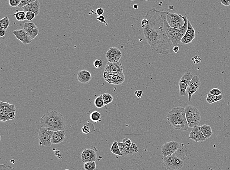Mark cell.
I'll return each instance as SVG.
<instances>
[{
  "label": "cell",
  "instance_id": "1",
  "mask_svg": "<svg viewBox=\"0 0 230 170\" xmlns=\"http://www.w3.org/2000/svg\"><path fill=\"white\" fill-rule=\"evenodd\" d=\"M144 17L148 19L149 24L143 29V33L151 51L161 55L171 54L173 45L164 31L163 11L154 8L147 11Z\"/></svg>",
  "mask_w": 230,
  "mask_h": 170
},
{
  "label": "cell",
  "instance_id": "2",
  "mask_svg": "<svg viewBox=\"0 0 230 170\" xmlns=\"http://www.w3.org/2000/svg\"><path fill=\"white\" fill-rule=\"evenodd\" d=\"M167 120L169 125L176 130L185 131L189 128L185 109L182 107L173 108L167 114Z\"/></svg>",
  "mask_w": 230,
  "mask_h": 170
},
{
  "label": "cell",
  "instance_id": "3",
  "mask_svg": "<svg viewBox=\"0 0 230 170\" xmlns=\"http://www.w3.org/2000/svg\"><path fill=\"white\" fill-rule=\"evenodd\" d=\"M166 11H163V27L164 31L168 35V38L170 39L173 47L179 44L183 36H184L188 27V20L187 17H183V19L184 20V24L183 28L181 29H177L170 26L168 24L166 18Z\"/></svg>",
  "mask_w": 230,
  "mask_h": 170
},
{
  "label": "cell",
  "instance_id": "4",
  "mask_svg": "<svg viewBox=\"0 0 230 170\" xmlns=\"http://www.w3.org/2000/svg\"><path fill=\"white\" fill-rule=\"evenodd\" d=\"M16 109L15 105L1 101L0 121L5 123L15 119Z\"/></svg>",
  "mask_w": 230,
  "mask_h": 170
},
{
  "label": "cell",
  "instance_id": "5",
  "mask_svg": "<svg viewBox=\"0 0 230 170\" xmlns=\"http://www.w3.org/2000/svg\"><path fill=\"white\" fill-rule=\"evenodd\" d=\"M185 109V116L189 128L198 125L201 121L200 113L195 107L187 106Z\"/></svg>",
  "mask_w": 230,
  "mask_h": 170
},
{
  "label": "cell",
  "instance_id": "6",
  "mask_svg": "<svg viewBox=\"0 0 230 170\" xmlns=\"http://www.w3.org/2000/svg\"><path fill=\"white\" fill-rule=\"evenodd\" d=\"M163 165L168 170H178L181 169L184 165L182 159L177 157L175 153L164 157Z\"/></svg>",
  "mask_w": 230,
  "mask_h": 170
},
{
  "label": "cell",
  "instance_id": "7",
  "mask_svg": "<svg viewBox=\"0 0 230 170\" xmlns=\"http://www.w3.org/2000/svg\"><path fill=\"white\" fill-rule=\"evenodd\" d=\"M54 131L47 128L41 127L38 130L39 145L42 146H50L52 144L51 139Z\"/></svg>",
  "mask_w": 230,
  "mask_h": 170
},
{
  "label": "cell",
  "instance_id": "8",
  "mask_svg": "<svg viewBox=\"0 0 230 170\" xmlns=\"http://www.w3.org/2000/svg\"><path fill=\"white\" fill-rule=\"evenodd\" d=\"M103 75L105 81L111 85H122L125 79L124 73H119L104 72Z\"/></svg>",
  "mask_w": 230,
  "mask_h": 170
},
{
  "label": "cell",
  "instance_id": "9",
  "mask_svg": "<svg viewBox=\"0 0 230 170\" xmlns=\"http://www.w3.org/2000/svg\"><path fill=\"white\" fill-rule=\"evenodd\" d=\"M193 76L194 75L190 72H186L183 74L179 82V93L181 96H185L187 94L188 85Z\"/></svg>",
  "mask_w": 230,
  "mask_h": 170
},
{
  "label": "cell",
  "instance_id": "10",
  "mask_svg": "<svg viewBox=\"0 0 230 170\" xmlns=\"http://www.w3.org/2000/svg\"><path fill=\"white\" fill-rule=\"evenodd\" d=\"M57 111L53 110L50 112H47L44 114L40 119V125L41 127L47 128L52 130L53 123L56 115ZM53 131V130H52Z\"/></svg>",
  "mask_w": 230,
  "mask_h": 170
},
{
  "label": "cell",
  "instance_id": "11",
  "mask_svg": "<svg viewBox=\"0 0 230 170\" xmlns=\"http://www.w3.org/2000/svg\"><path fill=\"white\" fill-rule=\"evenodd\" d=\"M180 144L177 142L171 141L168 143H165L162 146V153L163 157H167L175 153L179 149Z\"/></svg>",
  "mask_w": 230,
  "mask_h": 170
},
{
  "label": "cell",
  "instance_id": "12",
  "mask_svg": "<svg viewBox=\"0 0 230 170\" xmlns=\"http://www.w3.org/2000/svg\"><path fill=\"white\" fill-rule=\"evenodd\" d=\"M201 82L199 77L197 75H194L188 85L187 94L188 96V101L191 102L192 96L198 91L200 86Z\"/></svg>",
  "mask_w": 230,
  "mask_h": 170
},
{
  "label": "cell",
  "instance_id": "13",
  "mask_svg": "<svg viewBox=\"0 0 230 170\" xmlns=\"http://www.w3.org/2000/svg\"><path fill=\"white\" fill-rule=\"evenodd\" d=\"M122 57V53L117 47H111L106 54V58L108 61L111 63L118 62Z\"/></svg>",
  "mask_w": 230,
  "mask_h": 170
},
{
  "label": "cell",
  "instance_id": "14",
  "mask_svg": "<svg viewBox=\"0 0 230 170\" xmlns=\"http://www.w3.org/2000/svg\"><path fill=\"white\" fill-rule=\"evenodd\" d=\"M118 145L123 157H131L138 151V147L134 143L131 146H127L124 143L118 142Z\"/></svg>",
  "mask_w": 230,
  "mask_h": 170
},
{
  "label": "cell",
  "instance_id": "15",
  "mask_svg": "<svg viewBox=\"0 0 230 170\" xmlns=\"http://www.w3.org/2000/svg\"><path fill=\"white\" fill-rule=\"evenodd\" d=\"M65 128V120L64 116L61 113L57 112L53 123V131H56L57 130H64Z\"/></svg>",
  "mask_w": 230,
  "mask_h": 170
},
{
  "label": "cell",
  "instance_id": "16",
  "mask_svg": "<svg viewBox=\"0 0 230 170\" xmlns=\"http://www.w3.org/2000/svg\"><path fill=\"white\" fill-rule=\"evenodd\" d=\"M195 38V31L192 25L188 20V27L187 31L184 36H183L181 42L184 44H188L192 42Z\"/></svg>",
  "mask_w": 230,
  "mask_h": 170
},
{
  "label": "cell",
  "instance_id": "17",
  "mask_svg": "<svg viewBox=\"0 0 230 170\" xmlns=\"http://www.w3.org/2000/svg\"><path fill=\"white\" fill-rule=\"evenodd\" d=\"M81 159L83 162L95 161L97 159V154L94 149L86 148L81 154Z\"/></svg>",
  "mask_w": 230,
  "mask_h": 170
},
{
  "label": "cell",
  "instance_id": "18",
  "mask_svg": "<svg viewBox=\"0 0 230 170\" xmlns=\"http://www.w3.org/2000/svg\"><path fill=\"white\" fill-rule=\"evenodd\" d=\"M189 138L196 142L205 141L206 138L202 133L200 126L196 125L192 128V130L189 134Z\"/></svg>",
  "mask_w": 230,
  "mask_h": 170
},
{
  "label": "cell",
  "instance_id": "19",
  "mask_svg": "<svg viewBox=\"0 0 230 170\" xmlns=\"http://www.w3.org/2000/svg\"><path fill=\"white\" fill-rule=\"evenodd\" d=\"M13 34L16 38L20 41H21L24 44H31L32 42V39L30 35L27 33L26 31H25L24 29L13 31Z\"/></svg>",
  "mask_w": 230,
  "mask_h": 170
},
{
  "label": "cell",
  "instance_id": "20",
  "mask_svg": "<svg viewBox=\"0 0 230 170\" xmlns=\"http://www.w3.org/2000/svg\"><path fill=\"white\" fill-rule=\"evenodd\" d=\"M104 72L123 73V68L120 61L111 63L108 61L104 68Z\"/></svg>",
  "mask_w": 230,
  "mask_h": 170
},
{
  "label": "cell",
  "instance_id": "21",
  "mask_svg": "<svg viewBox=\"0 0 230 170\" xmlns=\"http://www.w3.org/2000/svg\"><path fill=\"white\" fill-rule=\"evenodd\" d=\"M23 29L30 35L32 40L38 36L39 32L38 28L32 22L25 23Z\"/></svg>",
  "mask_w": 230,
  "mask_h": 170
},
{
  "label": "cell",
  "instance_id": "22",
  "mask_svg": "<svg viewBox=\"0 0 230 170\" xmlns=\"http://www.w3.org/2000/svg\"><path fill=\"white\" fill-rule=\"evenodd\" d=\"M40 4L38 0L27 4L22 8L25 12L30 11L35 13V16H38L40 13Z\"/></svg>",
  "mask_w": 230,
  "mask_h": 170
},
{
  "label": "cell",
  "instance_id": "23",
  "mask_svg": "<svg viewBox=\"0 0 230 170\" xmlns=\"http://www.w3.org/2000/svg\"><path fill=\"white\" fill-rule=\"evenodd\" d=\"M66 134L64 130H57L54 131L52 136L51 142L53 144H59L64 141Z\"/></svg>",
  "mask_w": 230,
  "mask_h": 170
},
{
  "label": "cell",
  "instance_id": "24",
  "mask_svg": "<svg viewBox=\"0 0 230 170\" xmlns=\"http://www.w3.org/2000/svg\"><path fill=\"white\" fill-rule=\"evenodd\" d=\"M78 80L80 82L86 84L91 81L92 79L91 74L88 70H80L78 72L77 75Z\"/></svg>",
  "mask_w": 230,
  "mask_h": 170
},
{
  "label": "cell",
  "instance_id": "25",
  "mask_svg": "<svg viewBox=\"0 0 230 170\" xmlns=\"http://www.w3.org/2000/svg\"><path fill=\"white\" fill-rule=\"evenodd\" d=\"M200 128L202 134L206 139L210 138L213 135V131L210 125L204 124L200 126Z\"/></svg>",
  "mask_w": 230,
  "mask_h": 170
},
{
  "label": "cell",
  "instance_id": "26",
  "mask_svg": "<svg viewBox=\"0 0 230 170\" xmlns=\"http://www.w3.org/2000/svg\"><path fill=\"white\" fill-rule=\"evenodd\" d=\"M223 98V96L222 95H212L210 93H208V95L206 97V102H208L209 104H213L214 103L221 100Z\"/></svg>",
  "mask_w": 230,
  "mask_h": 170
},
{
  "label": "cell",
  "instance_id": "27",
  "mask_svg": "<svg viewBox=\"0 0 230 170\" xmlns=\"http://www.w3.org/2000/svg\"><path fill=\"white\" fill-rule=\"evenodd\" d=\"M88 124V123L85 124V125H83L82 128V131L84 134H90L95 131L94 126L91 128V126L93 125V124L91 123Z\"/></svg>",
  "mask_w": 230,
  "mask_h": 170
},
{
  "label": "cell",
  "instance_id": "28",
  "mask_svg": "<svg viewBox=\"0 0 230 170\" xmlns=\"http://www.w3.org/2000/svg\"><path fill=\"white\" fill-rule=\"evenodd\" d=\"M111 151L115 155L122 156V153L121 152L120 150L118 145V142L116 141L113 142V144L111 146Z\"/></svg>",
  "mask_w": 230,
  "mask_h": 170
},
{
  "label": "cell",
  "instance_id": "29",
  "mask_svg": "<svg viewBox=\"0 0 230 170\" xmlns=\"http://www.w3.org/2000/svg\"><path fill=\"white\" fill-rule=\"evenodd\" d=\"M90 118L92 121L94 123L101 122L102 121V116L99 112L95 111L91 113L90 115Z\"/></svg>",
  "mask_w": 230,
  "mask_h": 170
},
{
  "label": "cell",
  "instance_id": "30",
  "mask_svg": "<svg viewBox=\"0 0 230 170\" xmlns=\"http://www.w3.org/2000/svg\"><path fill=\"white\" fill-rule=\"evenodd\" d=\"M10 24V22L8 17H5L0 20V30H6Z\"/></svg>",
  "mask_w": 230,
  "mask_h": 170
},
{
  "label": "cell",
  "instance_id": "31",
  "mask_svg": "<svg viewBox=\"0 0 230 170\" xmlns=\"http://www.w3.org/2000/svg\"><path fill=\"white\" fill-rule=\"evenodd\" d=\"M14 16L15 17V18L18 21H24L25 20H26V12L24 11L17 10V12L14 14Z\"/></svg>",
  "mask_w": 230,
  "mask_h": 170
},
{
  "label": "cell",
  "instance_id": "32",
  "mask_svg": "<svg viewBox=\"0 0 230 170\" xmlns=\"http://www.w3.org/2000/svg\"><path fill=\"white\" fill-rule=\"evenodd\" d=\"M94 105L98 108H101L105 106L103 98L102 95H100L96 98L94 100Z\"/></svg>",
  "mask_w": 230,
  "mask_h": 170
},
{
  "label": "cell",
  "instance_id": "33",
  "mask_svg": "<svg viewBox=\"0 0 230 170\" xmlns=\"http://www.w3.org/2000/svg\"><path fill=\"white\" fill-rule=\"evenodd\" d=\"M102 97L103 98L104 102V105H108V104L112 102L113 100V97L112 95L108 93H104L102 94Z\"/></svg>",
  "mask_w": 230,
  "mask_h": 170
},
{
  "label": "cell",
  "instance_id": "34",
  "mask_svg": "<svg viewBox=\"0 0 230 170\" xmlns=\"http://www.w3.org/2000/svg\"><path fill=\"white\" fill-rule=\"evenodd\" d=\"M83 168L86 170H95L96 169L95 161H90L85 163Z\"/></svg>",
  "mask_w": 230,
  "mask_h": 170
},
{
  "label": "cell",
  "instance_id": "35",
  "mask_svg": "<svg viewBox=\"0 0 230 170\" xmlns=\"http://www.w3.org/2000/svg\"><path fill=\"white\" fill-rule=\"evenodd\" d=\"M35 13H32L31 11H28L26 12V20L28 21H31L35 18Z\"/></svg>",
  "mask_w": 230,
  "mask_h": 170
},
{
  "label": "cell",
  "instance_id": "36",
  "mask_svg": "<svg viewBox=\"0 0 230 170\" xmlns=\"http://www.w3.org/2000/svg\"><path fill=\"white\" fill-rule=\"evenodd\" d=\"M9 4L12 7H18L21 2V0H9Z\"/></svg>",
  "mask_w": 230,
  "mask_h": 170
},
{
  "label": "cell",
  "instance_id": "37",
  "mask_svg": "<svg viewBox=\"0 0 230 170\" xmlns=\"http://www.w3.org/2000/svg\"><path fill=\"white\" fill-rule=\"evenodd\" d=\"M36 1V0H21V2L20 3L19 6H18V8L22 9L23 7L27 5L30 3H32L33 2Z\"/></svg>",
  "mask_w": 230,
  "mask_h": 170
},
{
  "label": "cell",
  "instance_id": "38",
  "mask_svg": "<svg viewBox=\"0 0 230 170\" xmlns=\"http://www.w3.org/2000/svg\"><path fill=\"white\" fill-rule=\"evenodd\" d=\"M210 94H211L212 95H222V91L219 89L217 88H214L210 91L209 92Z\"/></svg>",
  "mask_w": 230,
  "mask_h": 170
},
{
  "label": "cell",
  "instance_id": "39",
  "mask_svg": "<svg viewBox=\"0 0 230 170\" xmlns=\"http://www.w3.org/2000/svg\"><path fill=\"white\" fill-rule=\"evenodd\" d=\"M103 61L100 59H97L96 60H95L93 63L94 66L96 68H101L103 65Z\"/></svg>",
  "mask_w": 230,
  "mask_h": 170
},
{
  "label": "cell",
  "instance_id": "40",
  "mask_svg": "<svg viewBox=\"0 0 230 170\" xmlns=\"http://www.w3.org/2000/svg\"><path fill=\"white\" fill-rule=\"evenodd\" d=\"M0 170H15L13 167L8 164H1L0 165Z\"/></svg>",
  "mask_w": 230,
  "mask_h": 170
},
{
  "label": "cell",
  "instance_id": "41",
  "mask_svg": "<svg viewBox=\"0 0 230 170\" xmlns=\"http://www.w3.org/2000/svg\"><path fill=\"white\" fill-rule=\"evenodd\" d=\"M122 143H124L125 145L127 146H131L133 144L132 141L128 138H125L124 139H123Z\"/></svg>",
  "mask_w": 230,
  "mask_h": 170
},
{
  "label": "cell",
  "instance_id": "42",
  "mask_svg": "<svg viewBox=\"0 0 230 170\" xmlns=\"http://www.w3.org/2000/svg\"><path fill=\"white\" fill-rule=\"evenodd\" d=\"M97 20H98L100 22L104 23L106 26H108V24L107 22H106L105 18H104V17L103 15L98 16V17H97Z\"/></svg>",
  "mask_w": 230,
  "mask_h": 170
},
{
  "label": "cell",
  "instance_id": "43",
  "mask_svg": "<svg viewBox=\"0 0 230 170\" xmlns=\"http://www.w3.org/2000/svg\"><path fill=\"white\" fill-rule=\"evenodd\" d=\"M148 24H149V21L147 18L144 17L143 19H142V21H141V27L143 29L147 26Z\"/></svg>",
  "mask_w": 230,
  "mask_h": 170
},
{
  "label": "cell",
  "instance_id": "44",
  "mask_svg": "<svg viewBox=\"0 0 230 170\" xmlns=\"http://www.w3.org/2000/svg\"><path fill=\"white\" fill-rule=\"evenodd\" d=\"M134 94H135V95H136L137 98H141L142 94H143V91L141 90H137L135 91Z\"/></svg>",
  "mask_w": 230,
  "mask_h": 170
},
{
  "label": "cell",
  "instance_id": "45",
  "mask_svg": "<svg viewBox=\"0 0 230 170\" xmlns=\"http://www.w3.org/2000/svg\"><path fill=\"white\" fill-rule=\"evenodd\" d=\"M104 9L103 8H99L96 9V14L98 16H100V15H103L104 13Z\"/></svg>",
  "mask_w": 230,
  "mask_h": 170
},
{
  "label": "cell",
  "instance_id": "46",
  "mask_svg": "<svg viewBox=\"0 0 230 170\" xmlns=\"http://www.w3.org/2000/svg\"><path fill=\"white\" fill-rule=\"evenodd\" d=\"M220 1H221L222 5L225 6H228L230 5L228 0H220Z\"/></svg>",
  "mask_w": 230,
  "mask_h": 170
},
{
  "label": "cell",
  "instance_id": "47",
  "mask_svg": "<svg viewBox=\"0 0 230 170\" xmlns=\"http://www.w3.org/2000/svg\"><path fill=\"white\" fill-rule=\"evenodd\" d=\"M173 51L175 53H178V52L179 51V47L177 45L173 47Z\"/></svg>",
  "mask_w": 230,
  "mask_h": 170
},
{
  "label": "cell",
  "instance_id": "48",
  "mask_svg": "<svg viewBox=\"0 0 230 170\" xmlns=\"http://www.w3.org/2000/svg\"><path fill=\"white\" fill-rule=\"evenodd\" d=\"M5 35V30H0V36L1 37H4Z\"/></svg>",
  "mask_w": 230,
  "mask_h": 170
},
{
  "label": "cell",
  "instance_id": "49",
  "mask_svg": "<svg viewBox=\"0 0 230 170\" xmlns=\"http://www.w3.org/2000/svg\"><path fill=\"white\" fill-rule=\"evenodd\" d=\"M168 9H170V10H173V9H174V6L173 5H169Z\"/></svg>",
  "mask_w": 230,
  "mask_h": 170
},
{
  "label": "cell",
  "instance_id": "50",
  "mask_svg": "<svg viewBox=\"0 0 230 170\" xmlns=\"http://www.w3.org/2000/svg\"><path fill=\"white\" fill-rule=\"evenodd\" d=\"M133 8L135 9H138V6L137 5H134L133 6Z\"/></svg>",
  "mask_w": 230,
  "mask_h": 170
},
{
  "label": "cell",
  "instance_id": "51",
  "mask_svg": "<svg viewBox=\"0 0 230 170\" xmlns=\"http://www.w3.org/2000/svg\"><path fill=\"white\" fill-rule=\"evenodd\" d=\"M81 170H85V168H82V169H81Z\"/></svg>",
  "mask_w": 230,
  "mask_h": 170
},
{
  "label": "cell",
  "instance_id": "52",
  "mask_svg": "<svg viewBox=\"0 0 230 170\" xmlns=\"http://www.w3.org/2000/svg\"><path fill=\"white\" fill-rule=\"evenodd\" d=\"M228 1H229V3H230V0H228Z\"/></svg>",
  "mask_w": 230,
  "mask_h": 170
},
{
  "label": "cell",
  "instance_id": "53",
  "mask_svg": "<svg viewBox=\"0 0 230 170\" xmlns=\"http://www.w3.org/2000/svg\"><path fill=\"white\" fill-rule=\"evenodd\" d=\"M95 170H100V169H95Z\"/></svg>",
  "mask_w": 230,
  "mask_h": 170
},
{
  "label": "cell",
  "instance_id": "54",
  "mask_svg": "<svg viewBox=\"0 0 230 170\" xmlns=\"http://www.w3.org/2000/svg\"><path fill=\"white\" fill-rule=\"evenodd\" d=\"M68 170V169H66V170Z\"/></svg>",
  "mask_w": 230,
  "mask_h": 170
},
{
  "label": "cell",
  "instance_id": "55",
  "mask_svg": "<svg viewBox=\"0 0 230 170\" xmlns=\"http://www.w3.org/2000/svg\"><path fill=\"white\" fill-rule=\"evenodd\" d=\"M131 1H134V0H131Z\"/></svg>",
  "mask_w": 230,
  "mask_h": 170
},
{
  "label": "cell",
  "instance_id": "56",
  "mask_svg": "<svg viewBox=\"0 0 230 170\" xmlns=\"http://www.w3.org/2000/svg\"><path fill=\"white\" fill-rule=\"evenodd\" d=\"M145 1H148V0H145Z\"/></svg>",
  "mask_w": 230,
  "mask_h": 170
}]
</instances>
